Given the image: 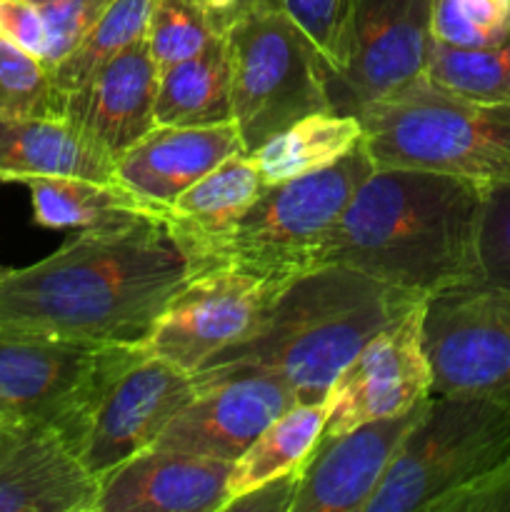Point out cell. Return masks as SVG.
Segmentation results:
<instances>
[{"label":"cell","instance_id":"83f0119b","mask_svg":"<svg viewBox=\"0 0 510 512\" xmlns=\"http://www.w3.org/2000/svg\"><path fill=\"white\" fill-rule=\"evenodd\" d=\"M0 115L65 118V95L48 65L0 35Z\"/></svg>","mask_w":510,"mask_h":512},{"label":"cell","instance_id":"277c9868","mask_svg":"<svg viewBox=\"0 0 510 512\" xmlns=\"http://www.w3.org/2000/svg\"><path fill=\"white\" fill-rule=\"evenodd\" d=\"M375 168H415L510 185V105L468 100L425 75L355 113Z\"/></svg>","mask_w":510,"mask_h":512},{"label":"cell","instance_id":"4fadbf2b","mask_svg":"<svg viewBox=\"0 0 510 512\" xmlns=\"http://www.w3.org/2000/svg\"><path fill=\"white\" fill-rule=\"evenodd\" d=\"M423 303L368 340L335 378L325 398L323 435L403 415L433 395V370L423 348Z\"/></svg>","mask_w":510,"mask_h":512},{"label":"cell","instance_id":"6da1fadb","mask_svg":"<svg viewBox=\"0 0 510 512\" xmlns=\"http://www.w3.org/2000/svg\"><path fill=\"white\" fill-rule=\"evenodd\" d=\"M188 265L160 218L88 230L0 275V325L90 345L143 348Z\"/></svg>","mask_w":510,"mask_h":512},{"label":"cell","instance_id":"e575fe53","mask_svg":"<svg viewBox=\"0 0 510 512\" xmlns=\"http://www.w3.org/2000/svg\"><path fill=\"white\" fill-rule=\"evenodd\" d=\"M0 35L35 58H45V23L33 0H0Z\"/></svg>","mask_w":510,"mask_h":512},{"label":"cell","instance_id":"30bf717a","mask_svg":"<svg viewBox=\"0 0 510 512\" xmlns=\"http://www.w3.org/2000/svg\"><path fill=\"white\" fill-rule=\"evenodd\" d=\"M283 288L233 268L193 275L163 310L143 348L190 375L198 373L213 355L250 338Z\"/></svg>","mask_w":510,"mask_h":512},{"label":"cell","instance_id":"8992f818","mask_svg":"<svg viewBox=\"0 0 510 512\" xmlns=\"http://www.w3.org/2000/svg\"><path fill=\"white\" fill-rule=\"evenodd\" d=\"M510 458V393L433 395L365 512H433Z\"/></svg>","mask_w":510,"mask_h":512},{"label":"cell","instance_id":"4316f807","mask_svg":"<svg viewBox=\"0 0 510 512\" xmlns=\"http://www.w3.org/2000/svg\"><path fill=\"white\" fill-rule=\"evenodd\" d=\"M425 78L448 93L493 105H510V38L478 50L430 40Z\"/></svg>","mask_w":510,"mask_h":512},{"label":"cell","instance_id":"7402d4cb","mask_svg":"<svg viewBox=\"0 0 510 512\" xmlns=\"http://www.w3.org/2000/svg\"><path fill=\"white\" fill-rule=\"evenodd\" d=\"M33 220L53 230H110L143 218H160L155 205L140 198L118 180L70 178V175H38L28 178Z\"/></svg>","mask_w":510,"mask_h":512},{"label":"cell","instance_id":"8fae6325","mask_svg":"<svg viewBox=\"0 0 510 512\" xmlns=\"http://www.w3.org/2000/svg\"><path fill=\"white\" fill-rule=\"evenodd\" d=\"M195 395L198 388L188 370L143 348L100 395L75 455L103 483L125 460L153 448Z\"/></svg>","mask_w":510,"mask_h":512},{"label":"cell","instance_id":"836d02e7","mask_svg":"<svg viewBox=\"0 0 510 512\" xmlns=\"http://www.w3.org/2000/svg\"><path fill=\"white\" fill-rule=\"evenodd\" d=\"M433 512H510V458L445 495Z\"/></svg>","mask_w":510,"mask_h":512},{"label":"cell","instance_id":"ba28073f","mask_svg":"<svg viewBox=\"0 0 510 512\" xmlns=\"http://www.w3.org/2000/svg\"><path fill=\"white\" fill-rule=\"evenodd\" d=\"M143 348L90 345L0 325V403L78 448L93 408Z\"/></svg>","mask_w":510,"mask_h":512},{"label":"cell","instance_id":"d6a6232c","mask_svg":"<svg viewBox=\"0 0 510 512\" xmlns=\"http://www.w3.org/2000/svg\"><path fill=\"white\" fill-rule=\"evenodd\" d=\"M478 255L485 280L510 285V185L485 190Z\"/></svg>","mask_w":510,"mask_h":512},{"label":"cell","instance_id":"f1b7e54d","mask_svg":"<svg viewBox=\"0 0 510 512\" xmlns=\"http://www.w3.org/2000/svg\"><path fill=\"white\" fill-rule=\"evenodd\" d=\"M430 35L463 50L503 43L510 38V0H433Z\"/></svg>","mask_w":510,"mask_h":512},{"label":"cell","instance_id":"44dd1931","mask_svg":"<svg viewBox=\"0 0 510 512\" xmlns=\"http://www.w3.org/2000/svg\"><path fill=\"white\" fill-rule=\"evenodd\" d=\"M38 175L118 180L115 160L68 118L0 115V180L25 183Z\"/></svg>","mask_w":510,"mask_h":512},{"label":"cell","instance_id":"d6986e66","mask_svg":"<svg viewBox=\"0 0 510 512\" xmlns=\"http://www.w3.org/2000/svg\"><path fill=\"white\" fill-rule=\"evenodd\" d=\"M245 153L235 120L220 125H155L115 160V178L165 213L175 198L223 160Z\"/></svg>","mask_w":510,"mask_h":512},{"label":"cell","instance_id":"9a60e30c","mask_svg":"<svg viewBox=\"0 0 510 512\" xmlns=\"http://www.w3.org/2000/svg\"><path fill=\"white\" fill-rule=\"evenodd\" d=\"M283 383L263 375L223 380L200 388L163 430L153 448L235 463L278 415L293 408Z\"/></svg>","mask_w":510,"mask_h":512},{"label":"cell","instance_id":"8d00e7d4","mask_svg":"<svg viewBox=\"0 0 510 512\" xmlns=\"http://www.w3.org/2000/svg\"><path fill=\"white\" fill-rule=\"evenodd\" d=\"M195 3L208 13L213 28L220 35H225L243 15H248L263 0H195Z\"/></svg>","mask_w":510,"mask_h":512},{"label":"cell","instance_id":"2e32d148","mask_svg":"<svg viewBox=\"0 0 510 512\" xmlns=\"http://www.w3.org/2000/svg\"><path fill=\"white\" fill-rule=\"evenodd\" d=\"M100 480L55 430L20 420L0 440V512H98Z\"/></svg>","mask_w":510,"mask_h":512},{"label":"cell","instance_id":"d590c367","mask_svg":"<svg viewBox=\"0 0 510 512\" xmlns=\"http://www.w3.org/2000/svg\"><path fill=\"white\" fill-rule=\"evenodd\" d=\"M295 485H298V475H280V478L268 480V483L258 485L240 498H233L223 512H290Z\"/></svg>","mask_w":510,"mask_h":512},{"label":"cell","instance_id":"9c48e42d","mask_svg":"<svg viewBox=\"0 0 510 512\" xmlns=\"http://www.w3.org/2000/svg\"><path fill=\"white\" fill-rule=\"evenodd\" d=\"M433 395L510 393V285L470 280L423 303Z\"/></svg>","mask_w":510,"mask_h":512},{"label":"cell","instance_id":"74e56055","mask_svg":"<svg viewBox=\"0 0 510 512\" xmlns=\"http://www.w3.org/2000/svg\"><path fill=\"white\" fill-rule=\"evenodd\" d=\"M20 423V420L18 418H15V415L13 413H10V410L8 408H5V405L3 403H0V440H3L5 438V435H8L10 433V430H13L15 428V425H18Z\"/></svg>","mask_w":510,"mask_h":512},{"label":"cell","instance_id":"603a6c76","mask_svg":"<svg viewBox=\"0 0 510 512\" xmlns=\"http://www.w3.org/2000/svg\"><path fill=\"white\" fill-rule=\"evenodd\" d=\"M233 120V65L225 35L193 58L160 73L155 95L158 125H220Z\"/></svg>","mask_w":510,"mask_h":512},{"label":"cell","instance_id":"ac0fdd59","mask_svg":"<svg viewBox=\"0 0 510 512\" xmlns=\"http://www.w3.org/2000/svg\"><path fill=\"white\" fill-rule=\"evenodd\" d=\"M233 463L148 448L100 483L98 512H223Z\"/></svg>","mask_w":510,"mask_h":512},{"label":"cell","instance_id":"4dcf8cb0","mask_svg":"<svg viewBox=\"0 0 510 512\" xmlns=\"http://www.w3.org/2000/svg\"><path fill=\"white\" fill-rule=\"evenodd\" d=\"M278 5L320 50L333 75H338L348 60L355 0H278Z\"/></svg>","mask_w":510,"mask_h":512},{"label":"cell","instance_id":"5b68a950","mask_svg":"<svg viewBox=\"0 0 510 512\" xmlns=\"http://www.w3.org/2000/svg\"><path fill=\"white\" fill-rule=\"evenodd\" d=\"M373 168L370 155L358 145L330 168L268 185L215 245L205 273L233 268L288 285L318 268L325 240Z\"/></svg>","mask_w":510,"mask_h":512},{"label":"cell","instance_id":"1f68e13d","mask_svg":"<svg viewBox=\"0 0 510 512\" xmlns=\"http://www.w3.org/2000/svg\"><path fill=\"white\" fill-rule=\"evenodd\" d=\"M45 23V58L48 70L63 63L90 33L110 0H33Z\"/></svg>","mask_w":510,"mask_h":512},{"label":"cell","instance_id":"3957f363","mask_svg":"<svg viewBox=\"0 0 510 512\" xmlns=\"http://www.w3.org/2000/svg\"><path fill=\"white\" fill-rule=\"evenodd\" d=\"M423 300L345 265H318L280 290L250 338L193 373L195 388L263 375L283 383L298 403H325L363 345Z\"/></svg>","mask_w":510,"mask_h":512},{"label":"cell","instance_id":"5bb4252c","mask_svg":"<svg viewBox=\"0 0 510 512\" xmlns=\"http://www.w3.org/2000/svg\"><path fill=\"white\" fill-rule=\"evenodd\" d=\"M428 400L408 413L370 420L348 433L320 435L313 453L295 470L298 485L290 512H365Z\"/></svg>","mask_w":510,"mask_h":512},{"label":"cell","instance_id":"d4e9b609","mask_svg":"<svg viewBox=\"0 0 510 512\" xmlns=\"http://www.w3.org/2000/svg\"><path fill=\"white\" fill-rule=\"evenodd\" d=\"M323 428L325 403H295L278 415L230 468L228 503L268 480L300 470Z\"/></svg>","mask_w":510,"mask_h":512},{"label":"cell","instance_id":"cb8c5ba5","mask_svg":"<svg viewBox=\"0 0 510 512\" xmlns=\"http://www.w3.org/2000/svg\"><path fill=\"white\" fill-rule=\"evenodd\" d=\"M363 135L358 115L323 110L295 120L250 155L263 183L275 185L330 168L363 145Z\"/></svg>","mask_w":510,"mask_h":512},{"label":"cell","instance_id":"ffe728a7","mask_svg":"<svg viewBox=\"0 0 510 512\" xmlns=\"http://www.w3.org/2000/svg\"><path fill=\"white\" fill-rule=\"evenodd\" d=\"M268 188L253 155L238 153L190 185L163 213V225L178 245L188 278L203 275L215 245Z\"/></svg>","mask_w":510,"mask_h":512},{"label":"cell","instance_id":"e0dca14e","mask_svg":"<svg viewBox=\"0 0 510 512\" xmlns=\"http://www.w3.org/2000/svg\"><path fill=\"white\" fill-rule=\"evenodd\" d=\"M158 83L160 70L143 38L115 55L88 85L65 98V118L103 153L118 160L158 125Z\"/></svg>","mask_w":510,"mask_h":512},{"label":"cell","instance_id":"f546056e","mask_svg":"<svg viewBox=\"0 0 510 512\" xmlns=\"http://www.w3.org/2000/svg\"><path fill=\"white\" fill-rule=\"evenodd\" d=\"M218 35L208 13L195 0H153L145 40L160 73L180 60L193 58Z\"/></svg>","mask_w":510,"mask_h":512},{"label":"cell","instance_id":"52a82bcc","mask_svg":"<svg viewBox=\"0 0 510 512\" xmlns=\"http://www.w3.org/2000/svg\"><path fill=\"white\" fill-rule=\"evenodd\" d=\"M233 65V120L245 153L310 113L333 110V70L278 0H263L225 33Z\"/></svg>","mask_w":510,"mask_h":512},{"label":"cell","instance_id":"7a4b0ae2","mask_svg":"<svg viewBox=\"0 0 510 512\" xmlns=\"http://www.w3.org/2000/svg\"><path fill=\"white\" fill-rule=\"evenodd\" d=\"M485 185L415 168H373L345 205L318 265H345L423 298L483 278Z\"/></svg>","mask_w":510,"mask_h":512},{"label":"cell","instance_id":"484cf974","mask_svg":"<svg viewBox=\"0 0 510 512\" xmlns=\"http://www.w3.org/2000/svg\"><path fill=\"white\" fill-rule=\"evenodd\" d=\"M153 0H110L108 8L90 28L83 43L50 70L60 93H70L88 85L115 55L145 38Z\"/></svg>","mask_w":510,"mask_h":512},{"label":"cell","instance_id":"7c38bea8","mask_svg":"<svg viewBox=\"0 0 510 512\" xmlns=\"http://www.w3.org/2000/svg\"><path fill=\"white\" fill-rule=\"evenodd\" d=\"M433 0H355L348 60L330 78L338 113H358L368 103L425 75Z\"/></svg>","mask_w":510,"mask_h":512},{"label":"cell","instance_id":"f35d334b","mask_svg":"<svg viewBox=\"0 0 510 512\" xmlns=\"http://www.w3.org/2000/svg\"><path fill=\"white\" fill-rule=\"evenodd\" d=\"M3 270H5V268H0V275H3Z\"/></svg>","mask_w":510,"mask_h":512}]
</instances>
